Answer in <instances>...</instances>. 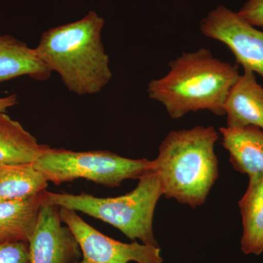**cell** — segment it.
I'll list each match as a JSON object with an SVG mask.
<instances>
[{
  "label": "cell",
  "mask_w": 263,
  "mask_h": 263,
  "mask_svg": "<svg viewBox=\"0 0 263 263\" xmlns=\"http://www.w3.org/2000/svg\"><path fill=\"white\" fill-rule=\"evenodd\" d=\"M165 76L150 81L147 92L172 119L209 110L224 116V105L240 74L238 65L216 58L206 48L183 53L169 63Z\"/></svg>",
  "instance_id": "obj_1"
},
{
  "label": "cell",
  "mask_w": 263,
  "mask_h": 263,
  "mask_svg": "<svg viewBox=\"0 0 263 263\" xmlns=\"http://www.w3.org/2000/svg\"><path fill=\"white\" fill-rule=\"evenodd\" d=\"M104 25V19L90 11L81 20L43 32L35 48L65 87L79 96L100 92L113 77L102 43Z\"/></svg>",
  "instance_id": "obj_2"
},
{
  "label": "cell",
  "mask_w": 263,
  "mask_h": 263,
  "mask_svg": "<svg viewBox=\"0 0 263 263\" xmlns=\"http://www.w3.org/2000/svg\"><path fill=\"white\" fill-rule=\"evenodd\" d=\"M218 139L219 134L213 127L170 132L154 160V171L165 197L193 208L205 202L219 176L214 150Z\"/></svg>",
  "instance_id": "obj_3"
},
{
  "label": "cell",
  "mask_w": 263,
  "mask_h": 263,
  "mask_svg": "<svg viewBox=\"0 0 263 263\" xmlns=\"http://www.w3.org/2000/svg\"><path fill=\"white\" fill-rule=\"evenodd\" d=\"M163 195L160 179L155 171L139 179L130 193L116 197H97L86 193L72 195L44 190L45 201L81 212L120 230L132 241L158 247L153 230L156 205Z\"/></svg>",
  "instance_id": "obj_4"
},
{
  "label": "cell",
  "mask_w": 263,
  "mask_h": 263,
  "mask_svg": "<svg viewBox=\"0 0 263 263\" xmlns=\"http://www.w3.org/2000/svg\"><path fill=\"white\" fill-rule=\"evenodd\" d=\"M34 165L57 186L85 179L110 188L127 179H140L155 168L154 160L126 158L108 151L72 152L51 147Z\"/></svg>",
  "instance_id": "obj_5"
},
{
  "label": "cell",
  "mask_w": 263,
  "mask_h": 263,
  "mask_svg": "<svg viewBox=\"0 0 263 263\" xmlns=\"http://www.w3.org/2000/svg\"><path fill=\"white\" fill-rule=\"evenodd\" d=\"M60 216L80 246L82 257L76 263L163 262L159 247L114 240L90 226L71 209L60 207Z\"/></svg>",
  "instance_id": "obj_6"
},
{
  "label": "cell",
  "mask_w": 263,
  "mask_h": 263,
  "mask_svg": "<svg viewBox=\"0 0 263 263\" xmlns=\"http://www.w3.org/2000/svg\"><path fill=\"white\" fill-rule=\"evenodd\" d=\"M204 36L224 43L236 65L263 77V32L223 5L212 10L200 24Z\"/></svg>",
  "instance_id": "obj_7"
},
{
  "label": "cell",
  "mask_w": 263,
  "mask_h": 263,
  "mask_svg": "<svg viewBox=\"0 0 263 263\" xmlns=\"http://www.w3.org/2000/svg\"><path fill=\"white\" fill-rule=\"evenodd\" d=\"M60 207L45 201L29 240V263H76L82 253L75 235L62 226Z\"/></svg>",
  "instance_id": "obj_8"
},
{
  "label": "cell",
  "mask_w": 263,
  "mask_h": 263,
  "mask_svg": "<svg viewBox=\"0 0 263 263\" xmlns=\"http://www.w3.org/2000/svg\"><path fill=\"white\" fill-rule=\"evenodd\" d=\"M227 127L263 129V86L255 73L245 70L230 89L224 105Z\"/></svg>",
  "instance_id": "obj_9"
},
{
  "label": "cell",
  "mask_w": 263,
  "mask_h": 263,
  "mask_svg": "<svg viewBox=\"0 0 263 263\" xmlns=\"http://www.w3.org/2000/svg\"><path fill=\"white\" fill-rule=\"evenodd\" d=\"M219 132L233 167L249 179L263 176V129L252 126L226 127Z\"/></svg>",
  "instance_id": "obj_10"
},
{
  "label": "cell",
  "mask_w": 263,
  "mask_h": 263,
  "mask_svg": "<svg viewBox=\"0 0 263 263\" xmlns=\"http://www.w3.org/2000/svg\"><path fill=\"white\" fill-rule=\"evenodd\" d=\"M51 72L35 48L9 34H0V83L21 76L44 81Z\"/></svg>",
  "instance_id": "obj_11"
},
{
  "label": "cell",
  "mask_w": 263,
  "mask_h": 263,
  "mask_svg": "<svg viewBox=\"0 0 263 263\" xmlns=\"http://www.w3.org/2000/svg\"><path fill=\"white\" fill-rule=\"evenodd\" d=\"M43 192L20 200L0 202V245L29 243L37 224Z\"/></svg>",
  "instance_id": "obj_12"
},
{
  "label": "cell",
  "mask_w": 263,
  "mask_h": 263,
  "mask_svg": "<svg viewBox=\"0 0 263 263\" xmlns=\"http://www.w3.org/2000/svg\"><path fill=\"white\" fill-rule=\"evenodd\" d=\"M40 144L20 123L0 113V166L33 164L49 149Z\"/></svg>",
  "instance_id": "obj_13"
},
{
  "label": "cell",
  "mask_w": 263,
  "mask_h": 263,
  "mask_svg": "<svg viewBox=\"0 0 263 263\" xmlns=\"http://www.w3.org/2000/svg\"><path fill=\"white\" fill-rule=\"evenodd\" d=\"M238 205L243 222L240 249L245 254L260 255L263 252V176L249 179Z\"/></svg>",
  "instance_id": "obj_14"
},
{
  "label": "cell",
  "mask_w": 263,
  "mask_h": 263,
  "mask_svg": "<svg viewBox=\"0 0 263 263\" xmlns=\"http://www.w3.org/2000/svg\"><path fill=\"white\" fill-rule=\"evenodd\" d=\"M48 182L34 163L0 166V202L42 193L47 188Z\"/></svg>",
  "instance_id": "obj_15"
},
{
  "label": "cell",
  "mask_w": 263,
  "mask_h": 263,
  "mask_svg": "<svg viewBox=\"0 0 263 263\" xmlns=\"http://www.w3.org/2000/svg\"><path fill=\"white\" fill-rule=\"evenodd\" d=\"M0 263H29L28 243L13 242L0 245Z\"/></svg>",
  "instance_id": "obj_16"
},
{
  "label": "cell",
  "mask_w": 263,
  "mask_h": 263,
  "mask_svg": "<svg viewBox=\"0 0 263 263\" xmlns=\"http://www.w3.org/2000/svg\"><path fill=\"white\" fill-rule=\"evenodd\" d=\"M237 13L251 25L263 28V0H247Z\"/></svg>",
  "instance_id": "obj_17"
},
{
  "label": "cell",
  "mask_w": 263,
  "mask_h": 263,
  "mask_svg": "<svg viewBox=\"0 0 263 263\" xmlns=\"http://www.w3.org/2000/svg\"><path fill=\"white\" fill-rule=\"evenodd\" d=\"M18 103V97L15 94L0 97V113L5 112L8 108L15 106Z\"/></svg>",
  "instance_id": "obj_18"
}]
</instances>
